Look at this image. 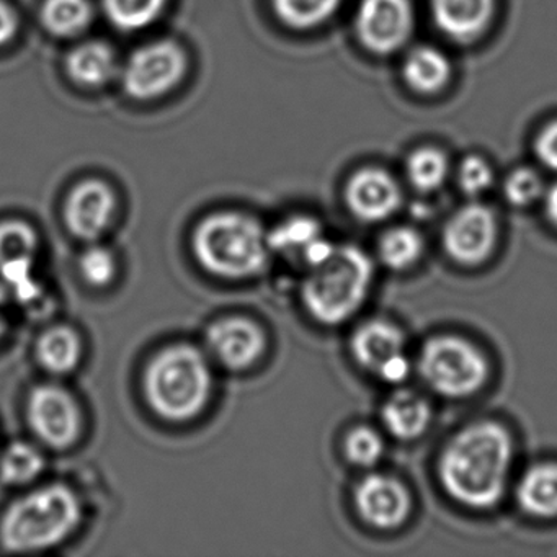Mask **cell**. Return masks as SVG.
<instances>
[{
    "mask_svg": "<svg viewBox=\"0 0 557 557\" xmlns=\"http://www.w3.org/2000/svg\"><path fill=\"white\" fill-rule=\"evenodd\" d=\"M513 440L495 422H479L456 433L443 449L438 474L443 488L459 504L494 507L507 487Z\"/></svg>",
    "mask_w": 557,
    "mask_h": 557,
    "instance_id": "obj_1",
    "label": "cell"
},
{
    "mask_svg": "<svg viewBox=\"0 0 557 557\" xmlns=\"http://www.w3.org/2000/svg\"><path fill=\"white\" fill-rule=\"evenodd\" d=\"M83 520V504L66 484L35 488L17 498L0 520V544L9 553H34L57 546Z\"/></svg>",
    "mask_w": 557,
    "mask_h": 557,
    "instance_id": "obj_2",
    "label": "cell"
},
{
    "mask_svg": "<svg viewBox=\"0 0 557 557\" xmlns=\"http://www.w3.org/2000/svg\"><path fill=\"white\" fill-rule=\"evenodd\" d=\"M213 389L210 360L190 344L171 345L146 368L145 393L162 419L187 422L207 407Z\"/></svg>",
    "mask_w": 557,
    "mask_h": 557,
    "instance_id": "obj_3",
    "label": "cell"
},
{
    "mask_svg": "<svg viewBox=\"0 0 557 557\" xmlns=\"http://www.w3.org/2000/svg\"><path fill=\"white\" fill-rule=\"evenodd\" d=\"M195 257L207 272L227 280H246L265 270L270 259L267 233L259 221L243 213L211 214L191 239Z\"/></svg>",
    "mask_w": 557,
    "mask_h": 557,
    "instance_id": "obj_4",
    "label": "cell"
},
{
    "mask_svg": "<svg viewBox=\"0 0 557 557\" xmlns=\"http://www.w3.org/2000/svg\"><path fill=\"white\" fill-rule=\"evenodd\" d=\"M373 278V262L363 250L337 246L325 262L312 267L302 283V302L321 324H342L363 305Z\"/></svg>",
    "mask_w": 557,
    "mask_h": 557,
    "instance_id": "obj_5",
    "label": "cell"
},
{
    "mask_svg": "<svg viewBox=\"0 0 557 557\" xmlns=\"http://www.w3.org/2000/svg\"><path fill=\"white\" fill-rule=\"evenodd\" d=\"M422 380L440 396L461 399L478 393L488 377V363L475 345L456 335H440L423 345Z\"/></svg>",
    "mask_w": 557,
    "mask_h": 557,
    "instance_id": "obj_6",
    "label": "cell"
},
{
    "mask_svg": "<svg viewBox=\"0 0 557 557\" xmlns=\"http://www.w3.org/2000/svg\"><path fill=\"white\" fill-rule=\"evenodd\" d=\"M187 71V58L178 45L156 41L129 57L123 71V86L136 100H154L171 92Z\"/></svg>",
    "mask_w": 557,
    "mask_h": 557,
    "instance_id": "obj_7",
    "label": "cell"
},
{
    "mask_svg": "<svg viewBox=\"0 0 557 557\" xmlns=\"http://www.w3.org/2000/svg\"><path fill=\"white\" fill-rule=\"evenodd\" d=\"M27 417L35 435L54 449L70 448L83 429L76 400L66 389L54 384H41L32 391Z\"/></svg>",
    "mask_w": 557,
    "mask_h": 557,
    "instance_id": "obj_8",
    "label": "cell"
},
{
    "mask_svg": "<svg viewBox=\"0 0 557 557\" xmlns=\"http://www.w3.org/2000/svg\"><path fill=\"white\" fill-rule=\"evenodd\" d=\"M413 28L410 0H361L357 34L364 48L377 54L399 50Z\"/></svg>",
    "mask_w": 557,
    "mask_h": 557,
    "instance_id": "obj_9",
    "label": "cell"
},
{
    "mask_svg": "<svg viewBox=\"0 0 557 557\" xmlns=\"http://www.w3.org/2000/svg\"><path fill=\"white\" fill-rule=\"evenodd\" d=\"M497 223L484 205H468L456 211L443 231V246L456 262L478 265L494 249Z\"/></svg>",
    "mask_w": 557,
    "mask_h": 557,
    "instance_id": "obj_10",
    "label": "cell"
},
{
    "mask_svg": "<svg viewBox=\"0 0 557 557\" xmlns=\"http://www.w3.org/2000/svg\"><path fill=\"white\" fill-rule=\"evenodd\" d=\"M358 513L377 530H394L409 517L412 500L403 482L391 475L371 474L355 491Z\"/></svg>",
    "mask_w": 557,
    "mask_h": 557,
    "instance_id": "obj_11",
    "label": "cell"
},
{
    "mask_svg": "<svg viewBox=\"0 0 557 557\" xmlns=\"http://www.w3.org/2000/svg\"><path fill=\"white\" fill-rule=\"evenodd\" d=\"M207 345L218 363L227 370L240 371L262 357L267 338L260 325L250 319L230 318L210 325Z\"/></svg>",
    "mask_w": 557,
    "mask_h": 557,
    "instance_id": "obj_12",
    "label": "cell"
},
{
    "mask_svg": "<svg viewBox=\"0 0 557 557\" xmlns=\"http://www.w3.org/2000/svg\"><path fill=\"white\" fill-rule=\"evenodd\" d=\"M115 195L100 181H87L71 191L64 208V220L74 236L96 240L106 233L115 213Z\"/></svg>",
    "mask_w": 557,
    "mask_h": 557,
    "instance_id": "obj_13",
    "label": "cell"
},
{
    "mask_svg": "<svg viewBox=\"0 0 557 557\" xmlns=\"http://www.w3.org/2000/svg\"><path fill=\"white\" fill-rule=\"evenodd\" d=\"M348 210L361 221L376 223L396 213L403 195L399 185L381 169H363L350 178L345 191Z\"/></svg>",
    "mask_w": 557,
    "mask_h": 557,
    "instance_id": "obj_14",
    "label": "cell"
},
{
    "mask_svg": "<svg viewBox=\"0 0 557 557\" xmlns=\"http://www.w3.org/2000/svg\"><path fill=\"white\" fill-rule=\"evenodd\" d=\"M432 12L443 34L471 41L491 24L494 0H432Z\"/></svg>",
    "mask_w": 557,
    "mask_h": 557,
    "instance_id": "obj_15",
    "label": "cell"
},
{
    "mask_svg": "<svg viewBox=\"0 0 557 557\" xmlns=\"http://www.w3.org/2000/svg\"><path fill=\"white\" fill-rule=\"evenodd\" d=\"M351 354L361 367L376 374L387 361L404 354L403 332L380 319L364 322L351 337Z\"/></svg>",
    "mask_w": 557,
    "mask_h": 557,
    "instance_id": "obj_16",
    "label": "cell"
},
{
    "mask_svg": "<svg viewBox=\"0 0 557 557\" xmlns=\"http://www.w3.org/2000/svg\"><path fill=\"white\" fill-rule=\"evenodd\" d=\"M432 419L430 404L420 394L399 389L384 403L381 420L391 435L399 440H416L429 429Z\"/></svg>",
    "mask_w": 557,
    "mask_h": 557,
    "instance_id": "obj_17",
    "label": "cell"
},
{
    "mask_svg": "<svg viewBox=\"0 0 557 557\" xmlns=\"http://www.w3.org/2000/svg\"><path fill=\"white\" fill-rule=\"evenodd\" d=\"M517 497L521 508L533 517H557V462H541L528 469Z\"/></svg>",
    "mask_w": 557,
    "mask_h": 557,
    "instance_id": "obj_18",
    "label": "cell"
},
{
    "mask_svg": "<svg viewBox=\"0 0 557 557\" xmlns=\"http://www.w3.org/2000/svg\"><path fill=\"white\" fill-rule=\"evenodd\" d=\"M67 73L83 87H102L116 74V57L102 41L81 45L67 58Z\"/></svg>",
    "mask_w": 557,
    "mask_h": 557,
    "instance_id": "obj_19",
    "label": "cell"
},
{
    "mask_svg": "<svg viewBox=\"0 0 557 557\" xmlns=\"http://www.w3.org/2000/svg\"><path fill=\"white\" fill-rule=\"evenodd\" d=\"M37 357L41 367L50 373L67 374L81 363L83 342L73 329L57 325L41 335Z\"/></svg>",
    "mask_w": 557,
    "mask_h": 557,
    "instance_id": "obj_20",
    "label": "cell"
},
{
    "mask_svg": "<svg viewBox=\"0 0 557 557\" xmlns=\"http://www.w3.org/2000/svg\"><path fill=\"white\" fill-rule=\"evenodd\" d=\"M404 77L417 92H438L451 77V64L448 58L435 48H416L410 51L404 63Z\"/></svg>",
    "mask_w": 557,
    "mask_h": 557,
    "instance_id": "obj_21",
    "label": "cell"
},
{
    "mask_svg": "<svg viewBox=\"0 0 557 557\" xmlns=\"http://www.w3.org/2000/svg\"><path fill=\"white\" fill-rule=\"evenodd\" d=\"M41 22L54 37H77L92 22V5L89 0H47Z\"/></svg>",
    "mask_w": 557,
    "mask_h": 557,
    "instance_id": "obj_22",
    "label": "cell"
},
{
    "mask_svg": "<svg viewBox=\"0 0 557 557\" xmlns=\"http://www.w3.org/2000/svg\"><path fill=\"white\" fill-rule=\"evenodd\" d=\"M322 237L319 221L309 216H293L267 233V240L272 252L301 259L309 246Z\"/></svg>",
    "mask_w": 557,
    "mask_h": 557,
    "instance_id": "obj_23",
    "label": "cell"
},
{
    "mask_svg": "<svg viewBox=\"0 0 557 557\" xmlns=\"http://www.w3.org/2000/svg\"><path fill=\"white\" fill-rule=\"evenodd\" d=\"M47 468L44 453L30 443H12L0 456V479L9 485L35 481Z\"/></svg>",
    "mask_w": 557,
    "mask_h": 557,
    "instance_id": "obj_24",
    "label": "cell"
},
{
    "mask_svg": "<svg viewBox=\"0 0 557 557\" xmlns=\"http://www.w3.org/2000/svg\"><path fill=\"white\" fill-rule=\"evenodd\" d=\"M164 8L165 0H103L110 24L123 32L145 30L161 17Z\"/></svg>",
    "mask_w": 557,
    "mask_h": 557,
    "instance_id": "obj_25",
    "label": "cell"
},
{
    "mask_svg": "<svg viewBox=\"0 0 557 557\" xmlns=\"http://www.w3.org/2000/svg\"><path fill=\"white\" fill-rule=\"evenodd\" d=\"M342 0H273L283 24L298 30L324 24L337 11Z\"/></svg>",
    "mask_w": 557,
    "mask_h": 557,
    "instance_id": "obj_26",
    "label": "cell"
},
{
    "mask_svg": "<svg viewBox=\"0 0 557 557\" xmlns=\"http://www.w3.org/2000/svg\"><path fill=\"white\" fill-rule=\"evenodd\" d=\"M423 243L412 227H393L380 240V257L393 270H406L419 260Z\"/></svg>",
    "mask_w": 557,
    "mask_h": 557,
    "instance_id": "obj_27",
    "label": "cell"
},
{
    "mask_svg": "<svg viewBox=\"0 0 557 557\" xmlns=\"http://www.w3.org/2000/svg\"><path fill=\"white\" fill-rule=\"evenodd\" d=\"M446 175H448V161L438 149H417L407 161V177L417 190H436L446 181Z\"/></svg>",
    "mask_w": 557,
    "mask_h": 557,
    "instance_id": "obj_28",
    "label": "cell"
},
{
    "mask_svg": "<svg viewBox=\"0 0 557 557\" xmlns=\"http://www.w3.org/2000/svg\"><path fill=\"white\" fill-rule=\"evenodd\" d=\"M37 249V234L27 223L15 220L0 223V263L35 260Z\"/></svg>",
    "mask_w": 557,
    "mask_h": 557,
    "instance_id": "obj_29",
    "label": "cell"
},
{
    "mask_svg": "<svg viewBox=\"0 0 557 557\" xmlns=\"http://www.w3.org/2000/svg\"><path fill=\"white\" fill-rule=\"evenodd\" d=\"M384 453V443L380 433L370 426H358L351 430L345 440L347 459L360 468H370L380 461Z\"/></svg>",
    "mask_w": 557,
    "mask_h": 557,
    "instance_id": "obj_30",
    "label": "cell"
},
{
    "mask_svg": "<svg viewBox=\"0 0 557 557\" xmlns=\"http://www.w3.org/2000/svg\"><path fill=\"white\" fill-rule=\"evenodd\" d=\"M79 269L89 285L107 286L115 276V257L106 247L92 246L81 257Z\"/></svg>",
    "mask_w": 557,
    "mask_h": 557,
    "instance_id": "obj_31",
    "label": "cell"
},
{
    "mask_svg": "<svg viewBox=\"0 0 557 557\" xmlns=\"http://www.w3.org/2000/svg\"><path fill=\"white\" fill-rule=\"evenodd\" d=\"M504 194L513 207H528L543 194V182L536 172L530 169H518L508 175Z\"/></svg>",
    "mask_w": 557,
    "mask_h": 557,
    "instance_id": "obj_32",
    "label": "cell"
},
{
    "mask_svg": "<svg viewBox=\"0 0 557 557\" xmlns=\"http://www.w3.org/2000/svg\"><path fill=\"white\" fill-rule=\"evenodd\" d=\"M494 181L492 169L484 159L478 156L465 159L459 165L458 182L461 190L469 197H479L484 194Z\"/></svg>",
    "mask_w": 557,
    "mask_h": 557,
    "instance_id": "obj_33",
    "label": "cell"
},
{
    "mask_svg": "<svg viewBox=\"0 0 557 557\" xmlns=\"http://www.w3.org/2000/svg\"><path fill=\"white\" fill-rule=\"evenodd\" d=\"M537 159L550 171H557V122L541 129L534 143Z\"/></svg>",
    "mask_w": 557,
    "mask_h": 557,
    "instance_id": "obj_34",
    "label": "cell"
},
{
    "mask_svg": "<svg viewBox=\"0 0 557 557\" xmlns=\"http://www.w3.org/2000/svg\"><path fill=\"white\" fill-rule=\"evenodd\" d=\"M410 370H412V364H410L409 358L406 354H400L394 357L393 360L387 361L377 371L376 376L381 377L384 383L400 384L409 377Z\"/></svg>",
    "mask_w": 557,
    "mask_h": 557,
    "instance_id": "obj_35",
    "label": "cell"
},
{
    "mask_svg": "<svg viewBox=\"0 0 557 557\" xmlns=\"http://www.w3.org/2000/svg\"><path fill=\"white\" fill-rule=\"evenodd\" d=\"M18 18L11 5L0 0V47H4L17 34Z\"/></svg>",
    "mask_w": 557,
    "mask_h": 557,
    "instance_id": "obj_36",
    "label": "cell"
},
{
    "mask_svg": "<svg viewBox=\"0 0 557 557\" xmlns=\"http://www.w3.org/2000/svg\"><path fill=\"white\" fill-rule=\"evenodd\" d=\"M544 208H546L547 218L557 226V184L546 191Z\"/></svg>",
    "mask_w": 557,
    "mask_h": 557,
    "instance_id": "obj_37",
    "label": "cell"
},
{
    "mask_svg": "<svg viewBox=\"0 0 557 557\" xmlns=\"http://www.w3.org/2000/svg\"><path fill=\"white\" fill-rule=\"evenodd\" d=\"M2 305H4V298L0 296V338L4 337L5 331H8V319H5Z\"/></svg>",
    "mask_w": 557,
    "mask_h": 557,
    "instance_id": "obj_38",
    "label": "cell"
}]
</instances>
